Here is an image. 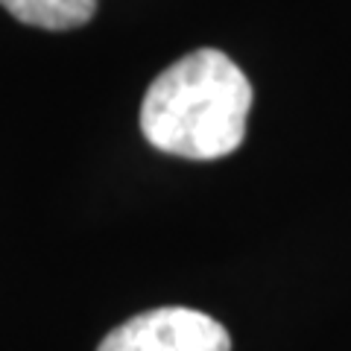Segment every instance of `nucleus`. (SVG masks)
<instances>
[{
	"label": "nucleus",
	"mask_w": 351,
	"mask_h": 351,
	"mask_svg": "<svg viewBox=\"0 0 351 351\" xmlns=\"http://www.w3.org/2000/svg\"><path fill=\"white\" fill-rule=\"evenodd\" d=\"M249 108L246 73L226 53L202 47L152 80L141 106V132L167 156L214 161L243 144Z\"/></svg>",
	"instance_id": "obj_1"
},
{
	"label": "nucleus",
	"mask_w": 351,
	"mask_h": 351,
	"mask_svg": "<svg viewBox=\"0 0 351 351\" xmlns=\"http://www.w3.org/2000/svg\"><path fill=\"white\" fill-rule=\"evenodd\" d=\"M97 351H232V337L208 313L156 307L117 325Z\"/></svg>",
	"instance_id": "obj_2"
},
{
	"label": "nucleus",
	"mask_w": 351,
	"mask_h": 351,
	"mask_svg": "<svg viewBox=\"0 0 351 351\" xmlns=\"http://www.w3.org/2000/svg\"><path fill=\"white\" fill-rule=\"evenodd\" d=\"M21 24L41 29H76L97 12V0H0Z\"/></svg>",
	"instance_id": "obj_3"
}]
</instances>
